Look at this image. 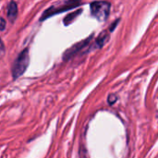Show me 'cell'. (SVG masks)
Masks as SVG:
<instances>
[{"label":"cell","instance_id":"11","mask_svg":"<svg viewBox=\"0 0 158 158\" xmlns=\"http://www.w3.org/2000/svg\"><path fill=\"white\" fill-rule=\"evenodd\" d=\"M119 21H120V19H118L114 23L111 24V26H110V28H109V31H110V32H112V31L116 29V27H117V25H118V23Z\"/></svg>","mask_w":158,"mask_h":158},{"label":"cell","instance_id":"3","mask_svg":"<svg viewBox=\"0 0 158 158\" xmlns=\"http://www.w3.org/2000/svg\"><path fill=\"white\" fill-rule=\"evenodd\" d=\"M111 4L107 1H94L90 4L91 15L98 21H106L110 14Z\"/></svg>","mask_w":158,"mask_h":158},{"label":"cell","instance_id":"9","mask_svg":"<svg viewBox=\"0 0 158 158\" xmlns=\"http://www.w3.org/2000/svg\"><path fill=\"white\" fill-rule=\"evenodd\" d=\"M5 53H6L5 44H4L3 41L1 40V38H0V59L4 57V56H5Z\"/></svg>","mask_w":158,"mask_h":158},{"label":"cell","instance_id":"1","mask_svg":"<svg viewBox=\"0 0 158 158\" xmlns=\"http://www.w3.org/2000/svg\"><path fill=\"white\" fill-rule=\"evenodd\" d=\"M81 5H82L81 0H64L61 3H59L57 5L51 6L50 7L45 9L44 11V13L42 14L40 20L44 21V20L51 18L54 15H57V14H60V13L65 12L67 10L76 8L77 6H81Z\"/></svg>","mask_w":158,"mask_h":158},{"label":"cell","instance_id":"2","mask_svg":"<svg viewBox=\"0 0 158 158\" xmlns=\"http://www.w3.org/2000/svg\"><path fill=\"white\" fill-rule=\"evenodd\" d=\"M30 65V55H29V49L25 48L22 50L19 55L15 59L12 68H11V73L13 80L19 79L20 76L24 74L26 69H28Z\"/></svg>","mask_w":158,"mask_h":158},{"label":"cell","instance_id":"7","mask_svg":"<svg viewBox=\"0 0 158 158\" xmlns=\"http://www.w3.org/2000/svg\"><path fill=\"white\" fill-rule=\"evenodd\" d=\"M81 13H82V9H81V8H79V9H77V10H75V11H73V12L68 14V15L64 18V19H63L64 25H65V26H68V25H69L70 23H72V22H73V21H74Z\"/></svg>","mask_w":158,"mask_h":158},{"label":"cell","instance_id":"5","mask_svg":"<svg viewBox=\"0 0 158 158\" xmlns=\"http://www.w3.org/2000/svg\"><path fill=\"white\" fill-rule=\"evenodd\" d=\"M7 19L11 23H14L17 16H18V5L14 0H11L7 6V11H6Z\"/></svg>","mask_w":158,"mask_h":158},{"label":"cell","instance_id":"4","mask_svg":"<svg viewBox=\"0 0 158 158\" xmlns=\"http://www.w3.org/2000/svg\"><path fill=\"white\" fill-rule=\"evenodd\" d=\"M94 38V34L90 35L88 38L84 39V40H81L80 42H78L77 44H73L71 47H69V49H67L63 55V60L64 61H68L69 60L70 58H72L73 56H75L79 52H81L82 49H84L86 46H88V44L91 43V41L93 40Z\"/></svg>","mask_w":158,"mask_h":158},{"label":"cell","instance_id":"6","mask_svg":"<svg viewBox=\"0 0 158 158\" xmlns=\"http://www.w3.org/2000/svg\"><path fill=\"white\" fill-rule=\"evenodd\" d=\"M110 38V31H103L99 35L98 37L95 39V42H94V45L96 48H102L109 40Z\"/></svg>","mask_w":158,"mask_h":158},{"label":"cell","instance_id":"8","mask_svg":"<svg viewBox=\"0 0 158 158\" xmlns=\"http://www.w3.org/2000/svg\"><path fill=\"white\" fill-rule=\"evenodd\" d=\"M118 97L117 94H110L108 95L107 101H108V104L112 106V105H114V104L118 101Z\"/></svg>","mask_w":158,"mask_h":158},{"label":"cell","instance_id":"10","mask_svg":"<svg viewBox=\"0 0 158 158\" xmlns=\"http://www.w3.org/2000/svg\"><path fill=\"white\" fill-rule=\"evenodd\" d=\"M6 19L4 18L0 17V31H3L6 29Z\"/></svg>","mask_w":158,"mask_h":158}]
</instances>
